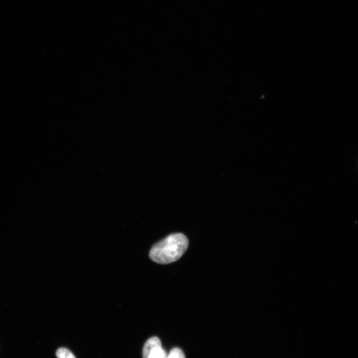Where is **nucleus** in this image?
I'll return each mask as SVG.
<instances>
[{
  "label": "nucleus",
  "mask_w": 358,
  "mask_h": 358,
  "mask_svg": "<svg viewBox=\"0 0 358 358\" xmlns=\"http://www.w3.org/2000/svg\"><path fill=\"white\" fill-rule=\"evenodd\" d=\"M189 241L183 234H170L155 245L149 253L150 259L161 264H167L179 260L187 250Z\"/></svg>",
  "instance_id": "f257e3e1"
},
{
  "label": "nucleus",
  "mask_w": 358,
  "mask_h": 358,
  "mask_svg": "<svg viewBox=\"0 0 358 358\" xmlns=\"http://www.w3.org/2000/svg\"><path fill=\"white\" fill-rule=\"evenodd\" d=\"M167 357V353L163 348L161 341L158 337H151L145 343L143 358H166Z\"/></svg>",
  "instance_id": "f03ea898"
},
{
  "label": "nucleus",
  "mask_w": 358,
  "mask_h": 358,
  "mask_svg": "<svg viewBox=\"0 0 358 358\" xmlns=\"http://www.w3.org/2000/svg\"><path fill=\"white\" fill-rule=\"evenodd\" d=\"M56 356L58 358H76L69 350L65 348L58 349L56 352Z\"/></svg>",
  "instance_id": "7ed1b4c3"
},
{
  "label": "nucleus",
  "mask_w": 358,
  "mask_h": 358,
  "mask_svg": "<svg viewBox=\"0 0 358 358\" xmlns=\"http://www.w3.org/2000/svg\"><path fill=\"white\" fill-rule=\"evenodd\" d=\"M166 358H186L183 351L179 348H174L167 355Z\"/></svg>",
  "instance_id": "20e7f679"
}]
</instances>
